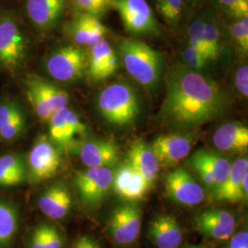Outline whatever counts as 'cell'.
I'll use <instances>...</instances> for the list:
<instances>
[{"label": "cell", "mask_w": 248, "mask_h": 248, "mask_svg": "<svg viewBox=\"0 0 248 248\" xmlns=\"http://www.w3.org/2000/svg\"><path fill=\"white\" fill-rule=\"evenodd\" d=\"M227 98L217 82L202 72L177 64L167 77L160 118L179 128H194L222 115Z\"/></svg>", "instance_id": "cell-1"}, {"label": "cell", "mask_w": 248, "mask_h": 248, "mask_svg": "<svg viewBox=\"0 0 248 248\" xmlns=\"http://www.w3.org/2000/svg\"><path fill=\"white\" fill-rule=\"evenodd\" d=\"M112 9L119 13L128 32L136 35L158 33L157 21L145 0H113Z\"/></svg>", "instance_id": "cell-7"}, {"label": "cell", "mask_w": 248, "mask_h": 248, "mask_svg": "<svg viewBox=\"0 0 248 248\" xmlns=\"http://www.w3.org/2000/svg\"><path fill=\"white\" fill-rule=\"evenodd\" d=\"M190 164L204 183L213 189L226 179L232 167L229 160L206 150L197 151L190 158Z\"/></svg>", "instance_id": "cell-12"}, {"label": "cell", "mask_w": 248, "mask_h": 248, "mask_svg": "<svg viewBox=\"0 0 248 248\" xmlns=\"http://www.w3.org/2000/svg\"><path fill=\"white\" fill-rule=\"evenodd\" d=\"M186 0H156L157 11L170 25H177L182 18Z\"/></svg>", "instance_id": "cell-31"}, {"label": "cell", "mask_w": 248, "mask_h": 248, "mask_svg": "<svg viewBox=\"0 0 248 248\" xmlns=\"http://www.w3.org/2000/svg\"><path fill=\"white\" fill-rule=\"evenodd\" d=\"M165 186L169 198L184 206H196L205 199L203 188L184 169H177L165 175Z\"/></svg>", "instance_id": "cell-10"}, {"label": "cell", "mask_w": 248, "mask_h": 248, "mask_svg": "<svg viewBox=\"0 0 248 248\" xmlns=\"http://www.w3.org/2000/svg\"><path fill=\"white\" fill-rule=\"evenodd\" d=\"M112 187L117 195L125 201L137 202L142 200L151 186L144 177L127 163L114 173Z\"/></svg>", "instance_id": "cell-15"}, {"label": "cell", "mask_w": 248, "mask_h": 248, "mask_svg": "<svg viewBox=\"0 0 248 248\" xmlns=\"http://www.w3.org/2000/svg\"><path fill=\"white\" fill-rule=\"evenodd\" d=\"M27 84L31 85L39 92L53 112L68 106L69 95L67 92L54 86L51 82L43 79L40 77L31 76L27 79Z\"/></svg>", "instance_id": "cell-26"}, {"label": "cell", "mask_w": 248, "mask_h": 248, "mask_svg": "<svg viewBox=\"0 0 248 248\" xmlns=\"http://www.w3.org/2000/svg\"><path fill=\"white\" fill-rule=\"evenodd\" d=\"M148 234L158 248H177L183 239L182 228L177 219L169 214L156 216L150 223Z\"/></svg>", "instance_id": "cell-20"}, {"label": "cell", "mask_w": 248, "mask_h": 248, "mask_svg": "<svg viewBox=\"0 0 248 248\" xmlns=\"http://www.w3.org/2000/svg\"><path fill=\"white\" fill-rule=\"evenodd\" d=\"M204 21H205V14H201L190 23V25L188 27V31H187L188 41H189L188 45L204 54L206 56V58L208 59L207 54H206L205 44H204Z\"/></svg>", "instance_id": "cell-33"}, {"label": "cell", "mask_w": 248, "mask_h": 248, "mask_svg": "<svg viewBox=\"0 0 248 248\" xmlns=\"http://www.w3.org/2000/svg\"><path fill=\"white\" fill-rule=\"evenodd\" d=\"M114 172L109 168H88L79 171L75 177V185L81 202L97 208L110 192Z\"/></svg>", "instance_id": "cell-5"}, {"label": "cell", "mask_w": 248, "mask_h": 248, "mask_svg": "<svg viewBox=\"0 0 248 248\" xmlns=\"http://www.w3.org/2000/svg\"><path fill=\"white\" fill-rule=\"evenodd\" d=\"M128 160V163L144 177L149 186H153L159 173L160 165L150 145L140 139L135 140L130 147Z\"/></svg>", "instance_id": "cell-22"}, {"label": "cell", "mask_w": 248, "mask_h": 248, "mask_svg": "<svg viewBox=\"0 0 248 248\" xmlns=\"http://www.w3.org/2000/svg\"><path fill=\"white\" fill-rule=\"evenodd\" d=\"M248 174V160L242 157L235 160L231 167L229 175L222 184L213 189V198L219 202H235L246 200L243 193V182Z\"/></svg>", "instance_id": "cell-21"}, {"label": "cell", "mask_w": 248, "mask_h": 248, "mask_svg": "<svg viewBox=\"0 0 248 248\" xmlns=\"http://www.w3.org/2000/svg\"><path fill=\"white\" fill-rule=\"evenodd\" d=\"M217 6L232 18L248 16V0H216Z\"/></svg>", "instance_id": "cell-35"}, {"label": "cell", "mask_w": 248, "mask_h": 248, "mask_svg": "<svg viewBox=\"0 0 248 248\" xmlns=\"http://www.w3.org/2000/svg\"><path fill=\"white\" fill-rule=\"evenodd\" d=\"M142 225V211L136 204L118 206L112 212L108 228L111 239L120 246H127L138 238Z\"/></svg>", "instance_id": "cell-9"}, {"label": "cell", "mask_w": 248, "mask_h": 248, "mask_svg": "<svg viewBox=\"0 0 248 248\" xmlns=\"http://www.w3.org/2000/svg\"><path fill=\"white\" fill-rule=\"evenodd\" d=\"M27 53L26 35L17 15L11 10L0 12V65L16 71Z\"/></svg>", "instance_id": "cell-4"}, {"label": "cell", "mask_w": 248, "mask_h": 248, "mask_svg": "<svg viewBox=\"0 0 248 248\" xmlns=\"http://www.w3.org/2000/svg\"><path fill=\"white\" fill-rule=\"evenodd\" d=\"M18 227L17 210L10 204L0 202V247L9 245L14 238Z\"/></svg>", "instance_id": "cell-29"}, {"label": "cell", "mask_w": 248, "mask_h": 248, "mask_svg": "<svg viewBox=\"0 0 248 248\" xmlns=\"http://www.w3.org/2000/svg\"><path fill=\"white\" fill-rule=\"evenodd\" d=\"M73 248H101L98 241L89 235L80 236L74 244Z\"/></svg>", "instance_id": "cell-39"}, {"label": "cell", "mask_w": 248, "mask_h": 248, "mask_svg": "<svg viewBox=\"0 0 248 248\" xmlns=\"http://www.w3.org/2000/svg\"><path fill=\"white\" fill-rule=\"evenodd\" d=\"M231 34L241 50L245 53L248 52V16L234 18L231 25Z\"/></svg>", "instance_id": "cell-34"}, {"label": "cell", "mask_w": 248, "mask_h": 248, "mask_svg": "<svg viewBox=\"0 0 248 248\" xmlns=\"http://www.w3.org/2000/svg\"><path fill=\"white\" fill-rule=\"evenodd\" d=\"M58 147L46 137H40L28 156L27 175L32 182H41L53 177L61 167Z\"/></svg>", "instance_id": "cell-8"}, {"label": "cell", "mask_w": 248, "mask_h": 248, "mask_svg": "<svg viewBox=\"0 0 248 248\" xmlns=\"http://www.w3.org/2000/svg\"><path fill=\"white\" fill-rule=\"evenodd\" d=\"M72 204V195L68 187L61 183L48 187L38 202L40 211L52 220L64 218L71 211Z\"/></svg>", "instance_id": "cell-19"}, {"label": "cell", "mask_w": 248, "mask_h": 248, "mask_svg": "<svg viewBox=\"0 0 248 248\" xmlns=\"http://www.w3.org/2000/svg\"><path fill=\"white\" fill-rule=\"evenodd\" d=\"M195 225L204 235L224 241L230 239L234 233L236 222L232 213L227 210L209 209L196 216Z\"/></svg>", "instance_id": "cell-13"}, {"label": "cell", "mask_w": 248, "mask_h": 248, "mask_svg": "<svg viewBox=\"0 0 248 248\" xmlns=\"http://www.w3.org/2000/svg\"><path fill=\"white\" fill-rule=\"evenodd\" d=\"M69 108L65 107L53 112L49 119V133L52 142L62 149H67L75 137L68 123Z\"/></svg>", "instance_id": "cell-27"}, {"label": "cell", "mask_w": 248, "mask_h": 248, "mask_svg": "<svg viewBox=\"0 0 248 248\" xmlns=\"http://www.w3.org/2000/svg\"><path fill=\"white\" fill-rule=\"evenodd\" d=\"M67 0H26L27 17L40 31L55 26L62 17Z\"/></svg>", "instance_id": "cell-16"}, {"label": "cell", "mask_w": 248, "mask_h": 248, "mask_svg": "<svg viewBox=\"0 0 248 248\" xmlns=\"http://www.w3.org/2000/svg\"><path fill=\"white\" fill-rule=\"evenodd\" d=\"M78 13L101 17L113 8V0H70Z\"/></svg>", "instance_id": "cell-32"}, {"label": "cell", "mask_w": 248, "mask_h": 248, "mask_svg": "<svg viewBox=\"0 0 248 248\" xmlns=\"http://www.w3.org/2000/svg\"><path fill=\"white\" fill-rule=\"evenodd\" d=\"M120 50L124 67L129 75L147 89L155 88L161 78L162 54L141 41L123 38Z\"/></svg>", "instance_id": "cell-2"}, {"label": "cell", "mask_w": 248, "mask_h": 248, "mask_svg": "<svg viewBox=\"0 0 248 248\" xmlns=\"http://www.w3.org/2000/svg\"><path fill=\"white\" fill-rule=\"evenodd\" d=\"M227 248H248V231L243 230L233 233Z\"/></svg>", "instance_id": "cell-38"}, {"label": "cell", "mask_w": 248, "mask_h": 248, "mask_svg": "<svg viewBox=\"0 0 248 248\" xmlns=\"http://www.w3.org/2000/svg\"><path fill=\"white\" fill-rule=\"evenodd\" d=\"M185 248H204L203 247H201V246H190V247H186Z\"/></svg>", "instance_id": "cell-40"}, {"label": "cell", "mask_w": 248, "mask_h": 248, "mask_svg": "<svg viewBox=\"0 0 248 248\" xmlns=\"http://www.w3.org/2000/svg\"><path fill=\"white\" fill-rule=\"evenodd\" d=\"M78 155L88 168H111L119 161V149L111 141L90 140L80 145Z\"/></svg>", "instance_id": "cell-17"}, {"label": "cell", "mask_w": 248, "mask_h": 248, "mask_svg": "<svg viewBox=\"0 0 248 248\" xmlns=\"http://www.w3.org/2000/svg\"><path fill=\"white\" fill-rule=\"evenodd\" d=\"M203 36L207 57L209 61L215 60L221 53L220 31L215 20L208 14H205Z\"/></svg>", "instance_id": "cell-30"}, {"label": "cell", "mask_w": 248, "mask_h": 248, "mask_svg": "<svg viewBox=\"0 0 248 248\" xmlns=\"http://www.w3.org/2000/svg\"><path fill=\"white\" fill-rule=\"evenodd\" d=\"M63 237L61 232L49 223L39 224L32 232L30 248H62Z\"/></svg>", "instance_id": "cell-28"}, {"label": "cell", "mask_w": 248, "mask_h": 248, "mask_svg": "<svg viewBox=\"0 0 248 248\" xmlns=\"http://www.w3.org/2000/svg\"><path fill=\"white\" fill-rule=\"evenodd\" d=\"M214 145L223 152H243L248 148V129L240 123L221 125L213 133Z\"/></svg>", "instance_id": "cell-24"}, {"label": "cell", "mask_w": 248, "mask_h": 248, "mask_svg": "<svg viewBox=\"0 0 248 248\" xmlns=\"http://www.w3.org/2000/svg\"><path fill=\"white\" fill-rule=\"evenodd\" d=\"M88 67L86 53L76 46H64L54 51L46 61V69L53 79L73 82L80 79Z\"/></svg>", "instance_id": "cell-6"}, {"label": "cell", "mask_w": 248, "mask_h": 248, "mask_svg": "<svg viewBox=\"0 0 248 248\" xmlns=\"http://www.w3.org/2000/svg\"><path fill=\"white\" fill-rule=\"evenodd\" d=\"M192 144V139L186 134L169 133L155 138L150 146L160 166L173 167L186 158Z\"/></svg>", "instance_id": "cell-11"}, {"label": "cell", "mask_w": 248, "mask_h": 248, "mask_svg": "<svg viewBox=\"0 0 248 248\" xmlns=\"http://www.w3.org/2000/svg\"><path fill=\"white\" fill-rule=\"evenodd\" d=\"M26 177V164L20 155L9 154L0 156V186H17Z\"/></svg>", "instance_id": "cell-25"}, {"label": "cell", "mask_w": 248, "mask_h": 248, "mask_svg": "<svg viewBox=\"0 0 248 248\" xmlns=\"http://www.w3.org/2000/svg\"><path fill=\"white\" fill-rule=\"evenodd\" d=\"M68 33L77 45L90 47L105 39L107 28L98 17L78 13L68 25Z\"/></svg>", "instance_id": "cell-18"}, {"label": "cell", "mask_w": 248, "mask_h": 248, "mask_svg": "<svg viewBox=\"0 0 248 248\" xmlns=\"http://www.w3.org/2000/svg\"><path fill=\"white\" fill-rule=\"evenodd\" d=\"M25 114L17 101L6 99L0 103V137L13 141L25 131Z\"/></svg>", "instance_id": "cell-23"}, {"label": "cell", "mask_w": 248, "mask_h": 248, "mask_svg": "<svg viewBox=\"0 0 248 248\" xmlns=\"http://www.w3.org/2000/svg\"><path fill=\"white\" fill-rule=\"evenodd\" d=\"M98 108L108 123L127 125L134 122L139 114V100L132 87L117 82L102 89L98 96Z\"/></svg>", "instance_id": "cell-3"}, {"label": "cell", "mask_w": 248, "mask_h": 248, "mask_svg": "<svg viewBox=\"0 0 248 248\" xmlns=\"http://www.w3.org/2000/svg\"><path fill=\"white\" fill-rule=\"evenodd\" d=\"M182 59L187 68L195 71H200L201 69H202L207 64V62H209L204 54L189 45L183 51Z\"/></svg>", "instance_id": "cell-36"}, {"label": "cell", "mask_w": 248, "mask_h": 248, "mask_svg": "<svg viewBox=\"0 0 248 248\" xmlns=\"http://www.w3.org/2000/svg\"><path fill=\"white\" fill-rule=\"evenodd\" d=\"M235 88L242 94L243 97L248 98V66L242 65L235 73L234 78Z\"/></svg>", "instance_id": "cell-37"}, {"label": "cell", "mask_w": 248, "mask_h": 248, "mask_svg": "<svg viewBox=\"0 0 248 248\" xmlns=\"http://www.w3.org/2000/svg\"><path fill=\"white\" fill-rule=\"evenodd\" d=\"M119 65L118 57L111 45L102 39L90 46L87 71L93 81H102L115 74Z\"/></svg>", "instance_id": "cell-14"}]
</instances>
